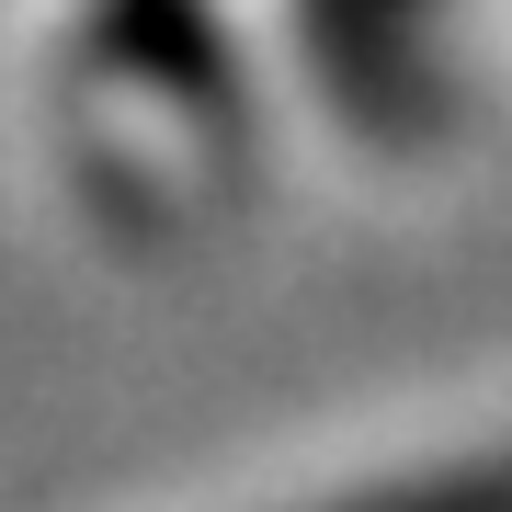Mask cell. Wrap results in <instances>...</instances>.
<instances>
[{
	"label": "cell",
	"mask_w": 512,
	"mask_h": 512,
	"mask_svg": "<svg viewBox=\"0 0 512 512\" xmlns=\"http://www.w3.org/2000/svg\"><path fill=\"white\" fill-rule=\"evenodd\" d=\"M399 512H512V467H490V478H444L433 501H399Z\"/></svg>",
	"instance_id": "6da1fadb"
}]
</instances>
